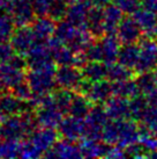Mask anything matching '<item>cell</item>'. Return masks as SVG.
Listing matches in <instances>:
<instances>
[{"label":"cell","mask_w":157,"mask_h":159,"mask_svg":"<svg viewBox=\"0 0 157 159\" xmlns=\"http://www.w3.org/2000/svg\"><path fill=\"white\" fill-rule=\"evenodd\" d=\"M15 23L8 13H0V42L8 41L15 30Z\"/></svg>","instance_id":"32"},{"label":"cell","mask_w":157,"mask_h":159,"mask_svg":"<svg viewBox=\"0 0 157 159\" xmlns=\"http://www.w3.org/2000/svg\"><path fill=\"white\" fill-rule=\"evenodd\" d=\"M139 122L140 125L149 129L150 131L157 135V108L149 106Z\"/></svg>","instance_id":"33"},{"label":"cell","mask_w":157,"mask_h":159,"mask_svg":"<svg viewBox=\"0 0 157 159\" xmlns=\"http://www.w3.org/2000/svg\"><path fill=\"white\" fill-rule=\"evenodd\" d=\"M113 4L117 5L125 14L131 15L141 8V0H113Z\"/></svg>","instance_id":"38"},{"label":"cell","mask_w":157,"mask_h":159,"mask_svg":"<svg viewBox=\"0 0 157 159\" xmlns=\"http://www.w3.org/2000/svg\"><path fill=\"white\" fill-rule=\"evenodd\" d=\"M78 93L84 94L94 105H103L113 95L112 83L109 79L95 83H90L84 79Z\"/></svg>","instance_id":"1"},{"label":"cell","mask_w":157,"mask_h":159,"mask_svg":"<svg viewBox=\"0 0 157 159\" xmlns=\"http://www.w3.org/2000/svg\"><path fill=\"white\" fill-rule=\"evenodd\" d=\"M28 109H34L30 102L20 100L8 89L0 94V116L2 119L7 116L20 115Z\"/></svg>","instance_id":"7"},{"label":"cell","mask_w":157,"mask_h":159,"mask_svg":"<svg viewBox=\"0 0 157 159\" xmlns=\"http://www.w3.org/2000/svg\"><path fill=\"white\" fill-rule=\"evenodd\" d=\"M62 113L58 109L57 106L43 107L36 109V116L39 127L45 128H58L62 120Z\"/></svg>","instance_id":"20"},{"label":"cell","mask_w":157,"mask_h":159,"mask_svg":"<svg viewBox=\"0 0 157 159\" xmlns=\"http://www.w3.org/2000/svg\"><path fill=\"white\" fill-rule=\"evenodd\" d=\"M140 59L136 67V73L157 69V39L143 36L139 42Z\"/></svg>","instance_id":"3"},{"label":"cell","mask_w":157,"mask_h":159,"mask_svg":"<svg viewBox=\"0 0 157 159\" xmlns=\"http://www.w3.org/2000/svg\"><path fill=\"white\" fill-rule=\"evenodd\" d=\"M132 77H133L132 69L122 65L119 62L108 64V79L111 83H117V81L132 79Z\"/></svg>","instance_id":"28"},{"label":"cell","mask_w":157,"mask_h":159,"mask_svg":"<svg viewBox=\"0 0 157 159\" xmlns=\"http://www.w3.org/2000/svg\"><path fill=\"white\" fill-rule=\"evenodd\" d=\"M86 53H87L89 61H100L103 62V50H102V44H100V39H95L91 43L89 44L86 49Z\"/></svg>","instance_id":"37"},{"label":"cell","mask_w":157,"mask_h":159,"mask_svg":"<svg viewBox=\"0 0 157 159\" xmlns=\"http://www.w3.org/2000/svg\"><path fill=\"white\" fill-rule=\"evenodd\" d=\"M133 18L141 27L143 36L157 39V14L141 7L133 14Z\"/></svg>","instance_id":"16"},{"label":"cell","mask_w":157,"mask_h":159,"mask_svg":"<svg viewBox=\"0 0 157 159\" xmlns=\"http://www.w3.org/2000/svg\"><path fill=\"white\" fill-rule=\"evenodd\" d=\"M82 73L84 79L90 83L108 79V64L100 61H89L82 69Z\"/></svg>","instance_id":"23"},{"label":"cell","mask_w":157,"mask_h":159,"mask_svg":"<svg viewBox=\"0 0 157 159\" xmlns=\"http://www.w3.org/2000/svg\"><path fill=\"white\" fill-rule=\"evenodd\" d=\"M0 127H1L2 138L22 141V139L28 137L27 130L24 128V124L22 122L20 115L4 117L0 122Z\"/></svg>","instance_id":"12"},{"label":"cell","mask_w":157,"mask_h":159,"mask_svg":"<svg viewBox=\"0 0 157 159\" xmlns=\"http://www.w3.org/2000/svg\"><path fill=\"white\" fill-rule=\"evenodd\" d=\"M53 2H54V0H32L36 16H45V15H48L49 11H50Z\"/></svg>","instance_id":"39"},{"label":"cell","mask_w":157,"mask_h":159,"mask_svg":"<svg viewBox=\"0 0 157 159\" xmlns=\"http://www.w3.org/2000/svg\"><path fill=\"white\" fill-rule=\"evenodd\" d=\"M57 21H54L49 15L45 16H37L34 20V22L30 26L32 28V31L35 34L36 41H48L50 40L57 28Z\"/></svg>","instance_id":"17"},{"label":"cell","mask_w":157,"mask_h":159,"mask_svg":"<svg viewBox=\"0 0 157 159\" xmlns=\"http://www.w3.org/2000/svg\"><path fill=\"white\" fill-rule=\"evenodd\" d=\"M58 131L62 138L70 141H81L86 133V120L73 115L65 116L58 127Z\"/></svg>","instance_id":"6"},{"label":"cell","mask_w":157,"mask_h":159,"mask_svg":"<svg viewBox=\"0 0 157 159\" xmlns=\"http://www.w3.org/2000/svg\"><path fill=\"white\" fill-rule=\"evenodd\" d=\"M125 150H126L127 157H133V158H146L147 157V151L140 142L127 146Z\"/></svg>","instance_id":"41"},{"label":"cell","mask_w":157,"mask_h":159,"mask_svg":"<svg viewBox=\"0 0 157 159\" xmlns=\"http://www.w3.org/2000/svg\"><path fill=\"white\" fill-rule=\"evenodd\" d=\"M14 53H15V51H14L11 42L1 41L0 42V65L8 62L9 59L13 57Z\"/></svg>","instance_id":"40"},{"label":"cell","mask_w":157,"mask_h":159,"mask_svg":"<svg viewBox=\"0 0 157 159\" xmlns=\"http://www.w3.org/2000/svg\"><path fill=\"white\" fill-rule=\"evenodd\" d=\"M87 28L95 39H102L105 35L104 9L92 6L88 15Z\"/></svg>","instance_id":"22"},{"label":"cell","mask_w":157,"mask_h":159,"mask_svg":"<svg viewBox=\"0 0 157 159\" xmlns=\"http://www.w3.org/2000/svg\"><path fill=\"white\" fill-rule=\"evenodd\" d=\"M1 138H2V134H1V127H0V141H1Z\"/></svg>","instance_id":"47"},{"label":"cell","mask_w":157,"mask_h":159,"mask_svg":"<svg viewBox=\"0 0 157 159\" xmlns=\"http://www.w3.org/2000/svg\"><path fill=\"white\" fill-rule=\"evenodd\" d=\"M140 59V45L138 43H128V44H122L121 49L119 51L118 56V62L129 67V69H135Z\"/></svg>","instance_id":"24"},{"label":"cell","mask_w":157,"mask_h":159,"mask_svg":"<svg viewBox=\"0 0 157 159\" xmlns=\"http://www.w3.org/2000/svg\"><path fill=\"white\" fill-rule=\"evenodd\" d=\"M105 111L110 120H126L131 119L129 99L118 95H112L105 102Z\"/></svg>","instance_id":"15"},{"label":"cell","mask_w":157,"mask_h":159,"mask_svg":"<svg viewBox=\"0 0 157 159\" xmlns=\"http://www.w3.org/2000/svg\"><path fill=\"white\" fill-rule=\"evenodd\" d=\"M4 91H6V89L4 87V85L1 84V81H0V94L4 92Z\"/></svg>","instance_id":"45"},{"label":"cell","mask_w":157,"mask_h":159,"mask_svg":"<svg viewBox=\"0 0 157 159\" xmlns=\"http://www.w3.org/2000/svg\"><path fill=\"white\" fill-rule=\"evenodd\" d=\"M149 102L144 94H139L129 99V108H131V119L139 122L143 116L146 111L148 109Z\"/></svg>","instance_id":"30"},{"label":"cell","mask_w":157,"mask_h":159,"mask_svg":"<svg viewBox=\"0 0 157 159\" xmlns=\"http://www.w3.org/2000/svg\"><path fill=\"white\" fill-rule=\"evenodd\" d=\"M60 134L54 128H45L38 127L30 136L28 137L43 153H45L49 149H51L54 143L59 139Z\"/></svg>","instance_id":"14"},{"label":"cell","mask_w":157,"mask_h":159,"mask_svg":"<svg viewBox=\"0 0 157 159\" xmlns=\"http://www.w3.org/2000/svg\"><path fill=\"white\" fill-rule=\"evenodd\" d=\"M112 89H113V95L126 98V99H132L135 95L141 94L139 91V87L135 83V79H128L112 83Z\"/></svg>","instance_id":"27"},{"label":"cell","mask_w":157,"mask_h":159,"mask_svg":"<svg viewBox=\"0 0 157 159\" xmlns=\"http://www.w3.org/2000/svg\"><path fill=\"white\" fill-rule=\"evenodd\" d=\"M75 92L70 91V89H59L53 91V95H54V101H56V106L58 109L62 113V114H68L70 111V107L72 103V100L74 98Z\"/></svg>","instance_id":"29"},{"label":"cell","mask_w":157,"mask_h":159,"mask_svg":"<svg viewBox=\"0 0 157 159\" xmlns=\"http://www.w3.org/2000/svg\"><path fill=\"white\" fill-rule=\"evenodd\" d=\"M92 106H94V103H92L84 94L75 92L74 98H73L72 103H70L68 114L73 115V116H76V117L86 119L87 115L89 114L90 109L92 108Z\"/></svg>","instance_id":"25"},{"label":"cell","mask_w":157,"mask_h":159,"mask_svg":"<svg viewBox=\"0 0 157 159\" xmlns=\"http://www.w3.org/2000/svg\"><path fill=\"white\" fill-rule=\"evenodd\" d=\"M21 141L7 139L0 141V158H16L20 157Z\"/></svg>","instance_id":"31"},{"label":"cell","mask_w":157,"mask_h":159,"mask_svg":"<svg viewBox=\"0 0 157 159\" xmlns=\"http://www.w3.org/2000/svg\"><path fill=\"white\" fill-rule=\"evenodd\" d=\"M9 42L15 52L27 56V53L29 52L31 47L36 42L35 34L32 31L31 26L16 27Z\"/></svg>","instance_id":"8"},{"label":"cell","mask_w":157,"mask_h":159,"mask_svg":"<svg viewBox=\"0 0 157 159\" xmlns=\"http://www.w3.org/2000/svg\"><path fill=\"white\" fill-rule=\"evenodd\" d=\"M70 4L65 1V0H54V2L52 4L51 8L49 11V16L52 18L54 21H61L66 18L67 14V9H68Z\"/></svg>","instance_id":"35"},{"label":"cell","mask_w":157,"mask_h":159,"mask_svg":"<svg viewBox=\"0 0 157 159\" xmlns=\"http://www.w3.org/2000/svg\"><path fill=\"white\" fill-rule=\"evenodd\" d=\"M156 70H157V69H156Z\"/></svg>","instance_id":"48"},{"label":"cell","mask_w":157,"mask_h":159,"mask_svg":"<svg viewBox=\"0 0 157 159\" xmlns=\"http://www.w3.org/2000/svg\"><path fill=\"white\" fill-rule=\"evenodd\" d=\"M65 1H67L68 4H74V2H76V1H78V0H65Z\"/></svg>","instance_id":"46"},{"label":"cell","mask_w":157,"mask_h":159,"mask_svg":"<svg viewBox=\"0 0 157 159\" xmlns=\"http://www.w3.org/2000/svg\"><path fill=\"white\" fill-rule=\"evenodd\" d=\"M9 14L16 27L30 26L36 19L32 0H12Z\"/></svg>","instance_id":"5"},{"label":"cell","mask_w":157,"mask_h":159,"mask_svg":"<svg viewBox=\"0 0 157 159\" xmlns=\"http://www.w3.org/2000/svg\"><path fill=\"white\" fill-rule=\"evenodd\" d=\"M78 145H80L82 157L84 158H104V157L109 158L110 152L113 146L104 142L103 139L95 141V139H89V138H82L78 143Z\"/></svg>","instance_id":"13"},{"label":"cell","mask_w":157,"mask_h":159,"mask_svg":"<svg viewBox=\"0 0 157 159\" xmlns=\"http://www.w3.org/2000/svg\"><path fill=\"white\" fill-rule=\"evenodd\" d=\"M91 1L92 6H96V7H100V8H104L108 5L111 4L112 0H90Z\"/></svg>","instance_id":"44"},{"label":"cell","mask_w":157,"mask_h":159,"mask_svg":"<svg viewBox=\"0 0 157 159\" xmlns=\"http://www.w3.org/2000/svg\"><path fill=\"white\" fill-rule=\"evenodd\" d=\"M146 97H147V99H148L149 106L157 108V89H155L154 91L148 93Z\"/></svg>","instance_id":"43"},{"label":"cell","mask_w":157,"mask_h":159,"mask_svg":"<svg viewBox=\"0 0 157 159\" xmlns=\"http://www.w3.org/2000/svg\"><path fill=\"white\" fill-rule=\"evenodd\" d=\"M27 79V71L15 69L9 63L0 65V81L6 89H13L15 85Z\"/></svg>","instance_id":"18"},{"label":"cell","mask_w":157,"mask_h":159,"mask_svg":"<svg viewBox=\"0 0 157 159\" xmlns=\"http://www.w3.org/2000/svg\"><path fill=\"white\" fill-rule=\"evenodd\" d=\"M8 91H11L15 97L19 98L22 101H30L32 97H34V92L31 89L30 85L28 84L27 79L19 83L18 85L14 86L13 89H8Z\"/></svg>","instance_id":"36"},{"label":"cell","mask_w":157,"mask_h":159,"mask_svg":"<svg viewBox=\"0 0 157 159\" xmlns=\"http://www.w3.org/2000/svg\"><path fill=\"white\" fill-rule=\"evenodd\" d=\"M104 29L105 35H117L118 27L124 19V12L116 4L104 7Z\"/></svg>","instance_id":"21"},{"label":"cell","mask_w":157,"mask_h":159,"mask_svg":"<svg viewBox=\"0 0 157 159\" xmlns=\"http://www.w3.org/2000/svg\"><path fill=\"white\" fill-rule=\"evenodd\" d=\"M135 83L139 87L141 94L147 95L148 93L157 89V71H146L138 73L135 78Z\"/></svg>","instance_id":"26"},{"label":"cell","mask_w":157,"mask_h":159,"mask_svg":"<svg viewBox=\"0 0 157 159\" xmlns=\"http://www.w3.org/2000/svg\"><path fill=\"white\" fill-rule=\"evenodd\" d=\"M84 77L82 70L74 65H61L56 71L57 87L74 91L78 93L82 85Z\"/></svg>","instance_id":"4"},{"label":"cell","mask_w":157,"mask_h":159,"mask_svg":"<svg viewBox=\"0 0 157 159\" xmlns=\"http://www.w3.org/2000/svg\"><path fill=\"white\" fill-rule=\"evenodd\" d=\"M43 157L45 158H81L82 153L80 150V145L76 144V142L70 141L66 138L58 139L54 145L49 149Z\"/></svg>","instance_id":"10"},{"label":"cell","mask_w":157,"mask_h":159,"mask_svg":"<svg viewBox=\"0 0 157 159\" xmlns=\"http://www.w3.org/2000/svg\"><path fill=\"white\" fill-rule=\"evenodd\" d=\"M27 81L30 85L34 94L51 93L56 89V86H57L56 71L28 69Z\"/></svg>","instance_id":"2"},{"label":"cell","mask_w":157,"mask_h":159,"mask_svg":"<svg viewBox=\"0 0 157 159\" xmlns=\"http://www.w3.org/2000/svg\"><path fill=\"white\" fill-rule=\"evenodd\" d=\"M100 40L103 50V62L105 64H112L118 62L119 51L121 49V41L117 35H104Z\"/></svg>","instance_id":"19"},{"label":"cell","mask_w":157,"mask_h":159,"mask_svg":"<svg viewBox=\"0 0 157 159\" xmlns=\"http://www.w3.org/2000/svg\"><path fill=\"white\" fill-rule=\"evenodd\" d=\"M141 7L157 14V0H141Z\"/></svg>","instance_id":"42"},{"label":"cell","mask_w":157,"mask_h":159,"mask_svg":"<svg viewBox=\"0 0 157 159\" xmlns=\"http://www.w3.org/2000/svg\"><path fill=\"white\" fill-rule=\"evenodd\" d=\"M118 39L122 44L128 43H139L143 37V33L136 20L132 16H124L117 30Z\"/></svg>","instance_id":"9"},{"label":"cell","mask_w":157,"mask_h":159,"mask_svg":"<svg viewBox=\"0 0 157 159\" xmlns=\"http://www.w3.org/2000/svg\"><path fill=\"white\" fill-rule=\"evenodd\" d=\"M43 156V152L39 150L28 137L21 141V150H20L21 158H39Z\"/></svg>","instance_id":"34"},{"label":"cell","mask_w":157,"mask_h":159,"mask_svg":"<svg viewBox=\"0 0 157 159\" xmlns=\"http://www.w3.org/2000/svg\"><path fill=\"white\" fill-rule=\"evenodd\" d=\"M91 7L92 4L90 0H78L68 6L65 19L72 25H74L75 27L87 28L88 15H89Z\"/></svg>","instance_id":"11"}]
</instances>
